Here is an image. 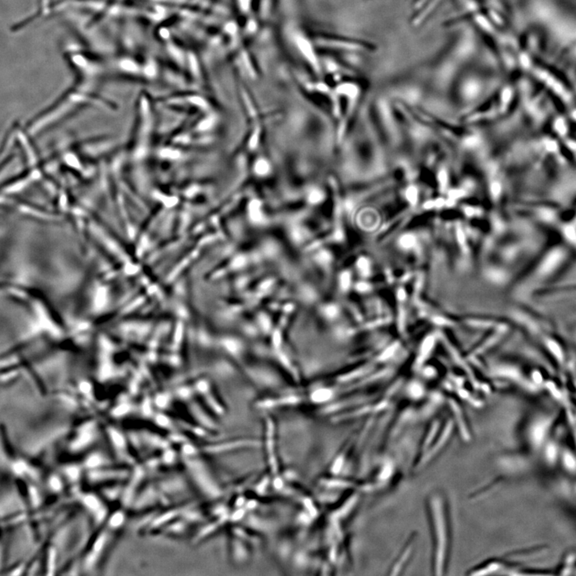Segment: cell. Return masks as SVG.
Listing matches in <instances>:
<instances>
[{
	"mask_svg": "<svg viewBox=\"0 0 576 576\" xmlns=\"http://www.w3.org/2000/svg\"><path fill=\"white\" fill-rule=\"evenodd\" d=\"M433 544H434V570L437 574H444L449 558L451 545V523L449 511L445 497L441 492H433L428 499Z\"/></svg>",
	"mask_w": 576,
	"mask_h": 576,
	"instance_id": "1",
	"label": "cell"
},
{
	"mask_svg": "<svg viewBox=\"0 0 576 576\" xmlns=\"http://www.w3.org/2000/svg\"><path fill=\"white\" fill-rule=\"evenodd\" d=\"M415 540H416V537L414 535H412L411 538L408 539V542L406 543L404 547L402 548V552L399 554V556L394 563L393 566L391 567V570H392V572L391 573V574H399V570H402V568H404L406 563L412 556V552H413Z\"/></svg>",
	"mask_w": 576,
	"mask_h": 576,
	"instance_id": "2",
	"label": "cell"
},
{
	"mask_svg": "<svg viewBox=\"0 0 576 576\" xmlns=\"http://www.w3.org/2000/svg\"><path fill=\"white\" fill-rule=\"evenodd\" d=\"M545 427L543 424L537 426L534 431H533V438L536 444H540L541 441L544 438V434H545Z\"/></svg>",
	"mask_w": 576,
	"mask_h": 576,
	"instance_id": "4",
	"label": "cell"
},
{
	"mask_svg": "<svg viewBox=\"0 0 576 576\" xmlns=\"http://www.w3.org/2000/svg\"><path fill=\"white\" fill-rule=\"evenodd\" d=\"M499 564L496 563H493V561L489 562L487 564L482 565L481 567H477L472 570V572L470 574H489V573L493 572L494 570H496L499 568Z\"/></svg>",
	"mask_w": 576,
	"mask_h": 576,
	"instance_id": "3",
	"label": "cell"
},
{
	"mask_svg": "<svg viewBox=\"0 0 576 576\" xmlns=\"http://www.w3.org/2000/svg\"><path fill=\"white\" fill-rule=\"evenodd\" d=\"M547 453H548V457H549V459H553L554 458L556 457V448H554V447L552 446L548 447V451H547Z\"/></svg>",
	"mask_w": 576,
	"mask_h": 576,
	"instance_id": "7",
	"label": "cell"
},
{
	"mask_svg": "<svg viewBox=\"0 0 576 576\" xmlns=\"http://www.w3.org/2000/svg\"><path fill=\"white\" fill-rule=\"evenodd\" d=\"M564 461L566 465H567V467H570V468H574V467H575V461L574 460L572 456L569 455V454L565 455Z\"/></svg>",
	"mask_w": 576,
	"mask_h": 576,
	"instance_id": "6",
	"label": "cell"
},
{
	"mask_svg": "<svg viewBox=\"0 0 576 576\" xmlns=\"http://www.w3.org/2000/svg\"><path fill=\"white\" fill-rule=\"evenodd\" d=\"M408 198H409V200L412 201V202H414V201L416 200V191L415 188L412 187V188H410V189L408 190Z\"/></svg>",
	"mask_w": 576,
	"mask_h": 576,
	"instance_id": "8",
	"label": "cell"
},
{
	"mask_svg": "<svg viewBox=\"0 0 576 576\" xmlns=\"http://www.w3.org/2000/svg\"><path fill=\"white\" fill-rule=\"evenodd\" d=\"M330 395H331V392L328 390H319L315 393L314 397H315L316 400L322 401L328 399Z\"/></svg>",
	"mask_w": 576,
	"mask_h": 576,
	"instance_id": "5",
	"label": "cell"
}]
</instances>
